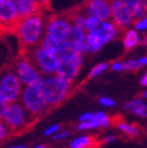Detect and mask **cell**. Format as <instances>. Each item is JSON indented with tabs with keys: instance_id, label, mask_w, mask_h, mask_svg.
Returning <instances> with one entry per match:
<instances>
[{
	"instance_id": "d4e9b609",
	"label": "cell",
	"mask_w": 147,
	"mask_h": 148,
	"mask_svg": "<svg viewBox=\"0 0 147 148\" xmlns=\"http://www.w3.org/2000/svg\"><path fill=\"white\" fill-rule=\"evenodd\" d=\"M107 64L106 63H102V64H99V65H97V66H94L93 68V70L91 71V73H89V76L88 77H95V76H98V75H100L101 72H104L106 69H107Z\"/></svg>"
},
{
	"instance_id": "9a60e30c",
	"label": "cell",
	"mask_w": 147,
	"mask_h": 148,
	"mask_svg": "<svg viewBox=\"0 0 147 148\" xmlns=\"http://www.w3.org/2000/svg\"><path fill=\"white\" fill-rule=\"evenodd\" d=\"M110 124L115 125L117 129H120L129 137H136L139 135V128L134 124H128L124 121V117L121 114H116L113 117H110Z\"/></svg>"
},
{
	"instance_id": "7c38bea8",
	"label": "cell",
	"mask_w": 147,
	"mask_h": 148,
	"mask_svg": "<svg viewBox=\"0 0 147 148\" xmlns=\"http://www.w3.org/2000/svg\"><path fill=\"white\" fill-rule=\"evenodd\" d=\"M82 7L87 14L94 16L101 21L110 18V0H86Z\"/></svg>"
},
{
	"instance_id": "4fadbf2b",
	"label": "cell",
	"mask_w": 147,
	"mask_h": 148,
	"mask_svg": "<svg viewBox=\"0 0 147 148\" xmlns=\"http://www.w3.org/2000/svg\"><path fill=\"white\" fill-rule=\"evenodd\" d=\"M12 3L16 7L19 18H24L40 11H46L35 0H12Z\"/></svg>"
},
{
	"instance_id": "8fae6325",
	"label": "cell",
	"mask_w": 147,
	"mask_h": 148,
	"mask_svg": "<svg viewBox=\"0 0 147 148\" xmlns=\"http://www.w3.org/2000/svg\"><path fill=\"white\" fill-rule=\"evenodd\" d=\"M110 16L117 28H126L133 22V13L129 7L121 0H110Z\"/></svg>"
},
{
	"instance_id": "5b68a950",
	"label": "cell",
	"mask_w": 147,
	"mask_h": 148,
	"mask_svg": "<svg viewBox=\"0 0 147 148\" xmlns=\"http://www.w3.org/2000/svg\"><path fill=\"white\" fill-rule=\"evenodd\" d=\"M23 54H25L34 66L40 72L41 76L54 75L57 72L58 65H59V57L56 53H52L40 45H36L32 48H28L23 51Z\"/></svg>"
},
{
	"instance_id": "2e32d148",
	"label": "cell",
	"mask_w": 147,
	"mask_h": 148,
	"mask_svg": "<svg viewBox=\"0 0 147 148\" xmlns=\"http://www.w3.org/2000/svg\"><path fill=\"white\" fill-rule=\"evenodd\" d=\"M104 143V140L98 138V136H80L72 140L69 148H98Z\"/></svg>"
},
{
	"instance_id": "30bf717a",
	"label": "cell",
	"mask_w": 147,
	"mask_h": 148,
	"mask_svg": "<svg viewBox=\"0 0 147 148\" xmlns=\"http://www.w3.org/2000/svg\"><path fill=\"white\" fill-rule=\"evenodd\" d=\"M19 17L12 0L0 3V34L13 33Z\"/></svg>"
},
{
	"instance_id": "3957f363",
	"label": "cell",
	"mask_w": 147,
	"mask_h": 148,
	"mask_svg": "<svg viewBox=\"0 0 147 148\" xmlns=\"http://www.w3.org/2000/svg\"><path fill=\"white\" fill-rule=\"evenodd\" d=\"M1 121L6 124L11 134H18L29 128V125L33 123V121H35V118L25 110L21 101L17 100L6 105Z\"/></svg>"
},
{
	"instance_id": "ba28073f",
	"label": "cell",
	"mask_w": 147,
	"mask_h": 148,
	"mask_svg": "<svg viewBox=\"0 0 147 148\" xmlns=\"http://www.w3.org/2000/svg\"><path fill=\"white\" fill-rule=\"evenodd\" d=\"M22 89L23 84L13 70H7L0 76V99L6 103L17 101L21 97Z\"/></svg>"
},
{
	"instance_id": "b9f144b4",
	"label": "cell",
	"mask_w": 147,
	"mask_h": 148,
	"mask_svg": "<svg viewBox=\"0 0 147 148\" xmlns=\"http://www.w3.org/2000/svg\"><path fill=\"white\" fill-rule=\"evenodd\" d=\"M3 1H6V0H0V3H3Z\"/></svg>"
},
{
	"instance_id": "ab89813d",
	"label": "cell",
	"mask_w": 147,
	"mask_h": 148,
	"mask_svg": "<svg viewBox=\"0 0 147 148\" xmlns=\"http://www.w3.org/2000/svg\"><path fill=\"white\" fill-rule=\"evenodd\" d=\"M34 148H47V146L46 145H36Z\"/></svg>"
},
{
	"instance_id": "4dcf8cb0",
	"label": "cell",
	"mask_w": 147,
	"mask_h": 148,
	"mask_svg": "<svg viewBox=\"0 0 147 148\" xmlns=\"http://www.w3.org/2000/svg\"><path fill=\"white\" fill-rule=\"evenodd\" d=\"M43 10H48L49 9V4H51V0H35Z\"/></svg>"
},
{
	"instance_id": "7402d4cb",
	"label": "cell",
	"mask_w": 147,
	"mask_h": 148,
	"mask_svg": "<svg viewBox=\"0 0 147 148\" xmlns=\"http://www.w3.org/2000/svg\"><path fill=\"white\" fill-rule=\"evenodd\" d=\"M100 22H101V19L94 17V16H91V14H87V17H86V30L91 32V30L97 29L100 24Z\"/></svg>"
},
{
	"instance_id": "7a4b0ae2",
	"label": "cell",
	"mask_w": 147,
	"mask_h": 148,
	"mask_svg": "<svg viewBox=\"0 0 147 148\" xmlns=\"http://www.w3.org/2000/svg\"><path fill=\"white\" fill-rule=\"evenodd\" d=\"M40 87L49 108H53L67 99L71 89V82L54 73V75L41 76Z\"/></svg>"
},
{
	"instance_id": "9c48e42d",
	"label": "cell",
	"mask_w": 147,
	"mask_h": 148,
	"mask_svg": "<svg viewBox=\"0 0 147 148\" xmlns=\"http://www.w3.org/2000/svg\"><path fill=\"white\" fill-rule=\"evenodd\" d=\"M13 71L16 72V75L18 79L21 81V83L24 86H30L41 78L40 72L38 69L34 66V64L30 62L25 54L22 53V56L16 60L14 63V69Z\"/></svg>"
},
{
	"instance_id": "44dd1931",
	"label": "cell",
	"mask_w": 147,
	"mask_h": 148,
	"mask_svg": "<svg viewBox=\"0 0 147 148\" xmlns=\"http://www.w3.org/2000/svg\"><path fill=\"white\" fill-rule=\"evenodd\" d=\"M131 13H133V18L141 19L147 14V0H141L135 7L131 9Z\"/></svg>"
},
{
	"instance_id": "e575fe53",
	"label": "cell",
	"mask_w": 147,
	"mask_h": 148,
	"mask_svg": "<svg viewBox=\"0 0 147 148\" xmlns=\"http://www.w3.org/2000/svg\"><path fill=\"white\" fill-rule=\"evenodd\" d=\"M141 84L145 86V87H147V72L144 75V77L141 78Z\"/></svg>"
},
{
	"instance_id": "603a6c76",
	"label": "cell",
	"mask_w": 147,
	"mask_h": 148,
	"mask_svg": "<svg viewBox=\"0 0 147 148\" xmlns=\"http://www.w3.org/2000/svg\"><path fill=\"white\" fill-rule=\"evenodd\" d=\"M141 64L139 63V60H128L126 63H123V70L127 71H136L141 68Z\"/></svg>"
},
{
	"instance_id": "74e56055",
	"label": "cell",
	"mask_w": 147,
	"mask_h": 148,
	"mask_svg": "<svg viewBox=\"0 0 147 148\" xmlns=\"http://www.w3.org/2000/svg\"><path fill=\"white\" fill-rule=\"evenodd\" d=\"M113 140H115V136H107V137H105L104 142H111V141H113Z\"/></svg>"
},
{
	"instance_id": "60d3db41",
	"label": "cell",
	"mask_w": 147,
	"mask_h": 148,
	"mask_svg": "<svg viewBox=\"0 0 147 148\" xmlns=\"http://www.w3.org/2000/svg\"><path fill=\"white\" fill-rule=\"evenodd\" d=\"M144 98H146V99H147V90L144 93Z\"/></svg>"
},
{
	"instance_id": "d6a6232c",
	"label": "cell",
	"mask_w": 147,
	"mask_h": 148,
	"mask_svg": "<svg viewBox=\"0 0 147 148\" xmlns=\"http://www.w3.org/2000/svg\"><path fill=\"white\" fill-rule=\"evenodd\" d=\"M94 117V113H84L82 116H80V122H86V121H89Z\"/></svg>"
},
{
	"instance_id": "f35d334b",
	"label": "cell",
	"mask_w": 147,
	"mask_h": 148,
	"mask_svg": "<svg viewBox=\"0 0 147 148\" xmlns=\"http://www.w3.org/2000/svg\"><path fill=\"white\" fill-rule=\"evenodd\" d=\"M141 43H142V45H144V46L147 48V35H145V36H144V39H142Z\"/></svg>"
},
{
	"instance_id": "4316f807",
	"label": "cell",
	"mask_w": 147,
	"mask_h": 148,
	"mask_svg": "<svg viewBox=\"0 0 147 148\" xmlns=\"http://www.w3.org/2000/svg\"><path fill=\"white\" fill-rule=\"evenodd\" d=\"M59 130H60V125L59 124H53V125H51V127H48L45 130L43 135H45V136H52V135H54L56 132L59 131Z\"/></svg>"
},
{
	"instance_id": "f1b7e54d",
	"label": "cell",
	"mask_w": 147,
	"mask_h": 148,
	"mask_svg": "<svg viewBox=\"0 0 147 148\" xmlns=\"http://www.w3.org/2000/svg\"><path fill=\"white\" fill-rule=\"evenodd\" d=\"M99 102L101 103L102 106H106V107H113L116 105L115 100L110 99V98H100L99 99Z\"/></svg>"
},
{
	"instance_id": "ffe728a7",
	"label": "cell",
	"mask_w": 147,
	"mask_h": 148,
	"mask_svg": "<svg viewBox=\"0 0 147 148\" xmlns=\"http://www.w3.org/2000/svg\"><path fill=\"white\" fill-rule=\"evenodd\" d=\"M86 38H87L86 30H83V29H81V28H78V27H76V25H72V24H71L68 40H70L71 42H77V41L84 40Z\"/></svg>"
},
{
	"instance_id": "ac0fdd59",
	"label": "cell",
	"mask_w": 147,
	"mask_h": 148,
	"mask_svg": "<svg viewBox=\"0 0 147 148\" xmlns=\"http://www.w3.org/2000/svg\"><path fill=\"white\" fill-rule=\"evenodd\" d=\"M124 108H126L127 111H129L130 113L137 116V117H142V118L147 117L146 103L141 99H134V100L127 102L126 105H124Z\"/></svg>"
},
{
	"instance_id": "277c9868",
	"label": "cell",
	"mask_w": 147,
	"mask_h": 148,
	"mask_svg": "<svg viewBox=\"0 0 147 148\" xmlns=\"http://www.w3.org/2000/svg\"><path fill=\"white\" fill-rule=\"evenodd\" d=\"M18 100L35 119H38L39 117L45 114L48 110H51L42 94L40 79L30 86H24Z\"/></svg>"
},
{
	"instance_id": "52a82bcc",
	"label": "cell",
	"mask_w": 147,
	"mask_h": 148,
	"mask_svg": "<svg viewBox=\"0 0 147 148\" xmlns=\"http://www.w3.org/2000/svg\"><path fill=\"white\" fill-rule=\"evenodd\" d=\"M58 57H59V65H58L56 73L67 81L72 82L76 78L81 65H82V54L77 53L74 49H70Z\"/></svg>"
},
{
	"instance_id": "5bb4252c",
	"label": "cell",
	"mask_w": 147,
	"mask_h": 148,
	"mask_svg": "<svg viewBox=\"0 0 147 148\" xmlns=\"http://www.w3.org/2000/svg\"><path fill=\"white\" fill-rule=\"evenodd\" d=\"M110 124V117L104 112H97L94 113V117L89 121L80 122L77 125L78 130H88V129H95V128H105Z\"/></svg>"
},
{
	"instance_id": "d590c367",
	"label": "cell",
	"mask_w": 147,
	"mask_h": 148,
	"mask_svg": "<svg viewBox=\"0 0 147 148\" xmlns=\"http://www.w3.org/2000/svg\"><path fill=\"white\" fill-rule=\"evenodd\" d=\"M139 63H140L142 66H144V65H147V57H142V58H140V59H139Z\"/></svg>"
},
{
	"instance_id": "8d00e7d4",
	"label": "cell",
	"mask_w": 147,
	"mask_h": 148,
	"mask_svg": "<svg viewBox=\"0 0 147 148\" xmlns=\"http://www.w3.org/2000/svg\"><path fill=\"white\" fill-rule=\"evenodd\" d=\"M9 148H27L25 145H13V146H10Z\"/></svg>"
},
{
	"instance_id": "83f0119b",
	"label": "cell",
	"mask_w": 147,
	"mask_h": 148,
	"mask_svg": "<svg viewBox=\"0 0 147 148\" xmlns=\"http://www.w3.org/2000/svg\"><path fill=\"white\" fill-rule=\"evenodd\" d=\"M135 28L137 30H147V16L141 19H137L135 22Z\"/></svg>"
},
{
	"instance_id": "1f68e13d",
	"label": "cell",
	"mask_w": 147,
	"mask_h": 148,
	"mask_svg": "<svg viewBox=\"0 0 147 148\" xmlns=\"http://www.w3.org/2000/svg\"><path fill=\"white\" fill-rule=\"evenodd\" d=\"M111 69L113 71H122L123 70V63L121 62H115L112 65H111Z\"/></svg>"
},
{
	"instance_id": "836d02e7",
	"label": "cell",
	"mask_w": 147,
	"mask_h": 148,
	"mask_svg": "<svg viewBox=\"0 0 147 148\" xmlns=\"http://www.w3.org/2000/svg\"><path fill=\"white\" fill-rule=\"evenodd\" d=\"M6 105H7V103H6L4 100L0 99V119H1V117H3V114H4V111H5V108H6Z\"/></svg>"
},
{
	"instance_id": "e0dca14e",
	"label": "cell",
	"mask_w": 147,
	"mask_h": 148,
	"mask_svg": "<svg viewBox=\"0 0 147 148\" xmlns=\"http://www.w3.org/2000/svg\"><path fill=\"white\" fill-rule=\"evenodd\" d=\"M87 41H88V43H89V47H91L92 52L99 51L106 42H109L107 39L105 38V35L102 34L98 28L94 29V30L88 32V34H87Z\"/></svg>"
},
{
	"instance_id": "484cf974",
	"label": "cell",
	"mask_w": 147,
	"mask_h": 148,
	"mask_svg": "<svg viewBox=\"0 0 147 148\" xmlns=\"http://www.w3.org/2000/svg\"><path fill=\"white\" fill-rule=\"evenodd\" d=\"M71 132L70 131H57L54 135H52V138L54 141H60V140H64V138H68L70 136Z\"/></svg>"
},
{
	"instance_id": "f546056e",
	"label": "cell",
	"mask_w": 147,
	"mask_h": 148,
	"mask_svg": "<svg viewBox=\"0 0 147 148\" xmlns=\"http://www.w3.org/2000/svg\"><path fill=\"white\" fill-rule=\"evenodd\" d=\"M121 1H122V3H124V4H126V5L129 7V9L131 10L133 7H135L139 3H140L141 0H121Z\"/></svg>"
},
{
	"instance_id": "cb8c5ba5",
	"label": "cell",
	"mask_w": 147,
	"mask_h": 148,
	"mask_svg": "<svg viewBox=\"0 0 147 148\" xmlns=\"http://www.w3.org/2000/svg\"><path fill=\"white\" fill-rule=\"evenodd\" d=\"M10 135H11V132H10L9 128H7L6 124L1 119H0V143L4 142Z\"/></svg>"
},
{
	"instance_id": "6da1fadb",
	"label": "cell",
	"mask_w": 147,
	"mask_h": 148,
	"mask_svg": "<svg viewBox=\"0 0 147 148\" xmlns=\"http://www.w3.org/2000/svg\"><path fill=\"white\" fill-rule=\"evenodd\" d=\"M45 11L36 12L24 18H19L13 33L21 43L22 51L32 48L39 45L45 34V23H46Z\"/></svg>"
},
{
	"instance_id": "8992f818",
	"label": "cell",
	"mask_w": 147,
	"mask_h": 148,
	"mask_svg": "<svg viewBox=\"0 0 147 148\" xmlns=\"http://www.w3.org/2000/svg\"><path fill=\"white\" fill-rule=\"evenodd\" d=\"M70 28H71V22L67 12L49 16L48 18H46L43 36H46V38H48L56 43H60L65 40H68Z\"/></svg>"
},
{
	"instance_id": "d6986e66",
	"label": "cell",
	"mask_w": 147,
	"mask_h": 148,
	"mask_svg": "<svg viewBox=\"0 0 147 148\" xmlns=\"http://www.w3.org/2000/svg\"><path fill=\"white\" fill-rule=\"evenodd\" d=\"M139 42H140V39H139L136 30L129 29V30L126 32V34L123 36V45L126 47V49H133L139 45Z\"/></svg>"
}]
</instances>
